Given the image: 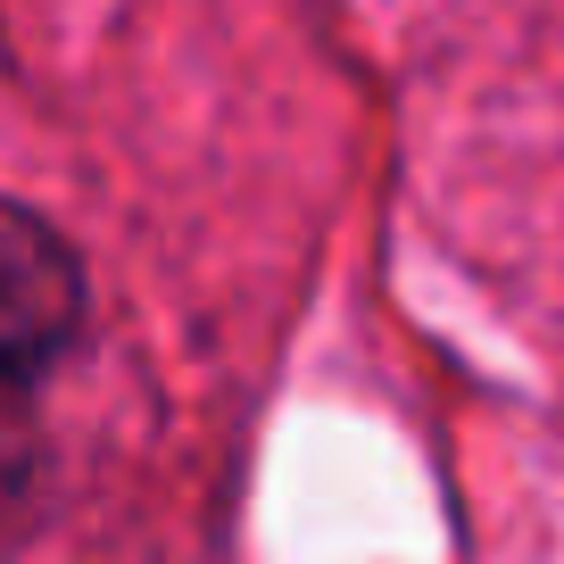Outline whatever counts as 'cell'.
Here are the masks:
<instances>
[{
  "mask_svg": "<svg viewBox=\"0 0 564 564\" xmlns=\"http://www.w3.org/2000/svg\"><path fill=\"white\" fill-rule=\"evenodd\" d=\"M75 333H84V265L34 208H9L0 216V382L18 415L51 382V366H67Z\"/></svg>",
  "mask_w": 564,
  "mask_h": 564,
  "instance_id": "obj_1",
  "label": "cell"
}]
</instances>
